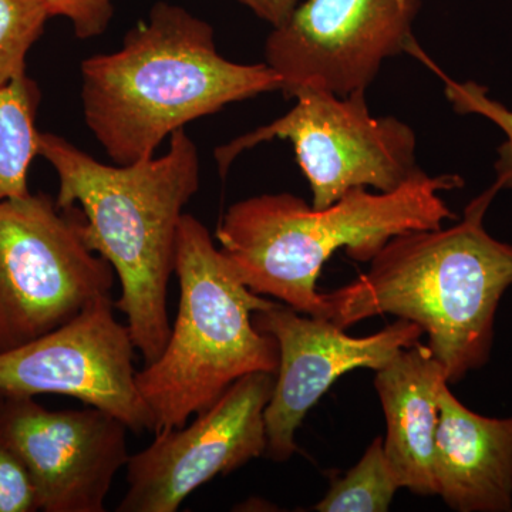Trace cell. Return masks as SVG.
<instances>
[{"mask_svg":"<svg viewBox=\"0 0 512 512\" xmlns=\"http://www.w3.org/2000/svg\"><path fill=\"white\" fill-rule=\"evenodd\" d=\"M503 185L495 180L450 228L419 229L387 241L366 274L322 292L326 319L339 328L399 316L429 336V349L458 383L490 360L495 316L512 286V245L498 241L484 220Z\"/></svg>","mask_w":512,"mask_h":512,"instance_id":"obj_1","label":"cell"},{"mask_svg":"<svg viewBox=\"0 0 512 512\" xmlns=\"http://www.w3.org/2000/svg\"><path fill=\"white\" fill-rule=\"evenodd\" d=\"M80 72L84 121L117 165L153 158L174 131L228 104L282 90L268 64L225 59L210 23L168 2Z\"/></svg>","mask_w":512,"mask_h":512,"instance_id":"obj_2","label":"cell"},{"mask_svg":"<svg viewBox=\"0 0 512 512\" xmlns=\"http://www.w3.org/2000/svg\"><path fill=\"white\" fill-rule=\"evenodd\" d=\"M39 156L59 177L57 205L83 212L84 242L109 261L120 281L114 308L126 315L146 365L154 362L170 338L167 293L178 228L200 188L197 146L180 128L163 157L107 165L66 138L40 133Z\"/></svg>","mask_w":512,"mask_h":512,"instance_id":"obj_3","label":"cell"},{"mask_svg":"<svg viewBox=\"0 0 512 512\" xmlns=\"http://www.w3.org/2000/svg\"><path fill=\"white\" fill-rule=\"evenodd\" d=\"M463 187L460 175L421 170L397 190L355 188L322 210L289 192L256 195L228 208L215 238L249 291L326 319L316 282L330 256L345 248L349 258L370 262L397 235L458 220L440 194Z\"/></svg>","mask_w":512,"mask_h":512,"instance_id":"obj_4","label":"cell"},{"mask_svg":"<svg viewBox=\"0 0 512 512\" xmlns=\"http://www.w3.org/2000/svg\"><path fill=\"white\" fill-rule=\"evenodd\" d=\"M174 274L177 316L158 359L137 370L136 382L156 429H178L212 406L231 384L255 372L276 375L279 346L255 328L252 315L272 305L239 281L207 227L184 214Z\"/></svg>","mask_w":512,"mask_h":512,"instance_id":"obj_5","label":"cell"},{"mask_svg":"<svg viewBox=\"0 0 512 512\" xmlns=\"http://www.w3.org/2000/svg\"><path fill=\"white\" fill-rule=\"evenodd\" d=\"M83 220L42 192L0 201V353L110 298L116 272L87 247Z\"/></svg>","mask_w":512,"mask_h":512,"instance_id":"obj_6","label":"cell"},{"mask_svg":"<svg viewBox=\"0 0 512 512\" xmlns=\"http://www.w3.org/2000/svg\"><path fill=\"white\" fill-rule=\"evenodd\" d=\"M293 99L295 106L278 120L217 148L221 175L244 151L275 138L291 141L316 210L355 188L397 190L420 173L413 128L397 117L372 116L366 92L340 97L302 89Z\"/></svg>","mask_w":512,"mask_h":512,"instance_id":"obj_7","label":"cell"},{"mask_svg":"<svg viewBox=\"0 0 512 512\" xmlns=\"http://www.w3.org/2000/svg\"><path fill=\"white\" fill-rule=\"evenodd\" d=\"M421 0H306L265 43L285 99L302 89L366 92L384 60L406 53Z\"/></svg>","mask_w":512,"mask_h":512,"instance_id":"obj_8","label":"cell"},{"mask_svg":"<svg viewBox=\"0 0 512 512\" xmlns=\"http://www.w3.org/2000/svg\"><path fill=\"white\" fill-rule=\"evenodd\" d=\"M136 350L114 302L101 298L52 332L0 353V397H73L133 433H154L156 421L137 387Z\"/></svg>","mask_w":512,"mask_h":512,"instance_id":"obj_9","label":"cell"},{"mask_svg":"<svg viewBox=\"0 0 512 512\" xmlns=\"http://www.w3.org/2000/svg\"><path fill=\"white\" fill-rule=\"evenodd\" d=\"M275 375L255 372L231 384L190 426L157 431L127 461V493L119 512H175L195 490L264 456L265 409Z\"/></svg>","mask_w":512,"mask_h":512,"instance_id":"obj_10","label":"cell"},{"mask_svg":"<svg viewBox=\"0 0 512 512\" xmlns=\"http://www.w3.org/2000/svg\"><path fill=\"white\" fill-rule=\"evenodd\" d=\"M127 431L96 407L52 412L35 397H0V434L28 468L40 511H106L114 478L130 458Z\"/></svg>","mask_w":512,"mask_h":512,"instance_id":"obj_11","label":"cell"},{"mask_svg":"<svg viewBox=\"0 0 512 512\" xmlns=\"http://www.w3.org/2000/svg\"><path fill=\"white\" fill-rule=\"evenodd\" d=\"M255 328L274 336L279 367L265 409L266 456L285 463L298 451L296 431L333 383L356 369L379 370L397 353L419 343L423 329L399 319L375 335H346L328 319L274 302L252 315Z\"/></svg>","mask_w":512,"mask_h":512,"instance_id":"obj_12","label":"cell"},{"mask_svg":"<svg viewBox=\"0 0 512 512\" xmlns=\"http://www.w3.org/2000/svg\"><path fill=\"white\" fill-rule=\"evenodd\" d=\"M433 474L437 495L451 510L511 512L512 416L473 412L444 383Z\"/></svg>","mask_w":512,"mask_h":512,"instance_id":"obj_13","label":"cell"},{"mask_svg":"<svg viewBox=\"0 0 512 512\" xmlns=\"http://www.w3.org/2000/svg\"><path fill=\"white\" fill-rule=\"evenodd\" d=\"M446 372L429 346L416 343L376 370L375 387L386 419L384 454L400 488L437 495L433 474L439 393Z\"/></svg>","mask_w":512,"mask_h":512,"instance_id":"obj_14","label":"cell"},{"mask_svg":"<svg viewBox=\"0 0 512 512\" xmlns=\"http://www.w3.org/2000/svg\"><path fill=\"white\" fill-rule=\"evenodd\" d=\"M40 99L39 86L28 76L0 87V201L30 194L29 168L39 156Z\"/></svg>","mask_w":512,"mask_h":512,"instance_id":"obj_15","label":"cell"},{"mask_svg":"<svg viewBox=\"0 0 512 512\" xmlns=\"http://www.w3.org/2000/svg\"><path fill=\"white\" fill-rule=\"evenodd\" d=\"M400 485L376 437L345 477L335 481L313 510L319 512H386Z\"/></svg>","mask_w":512,"mask_h":512,"instance_id":"obj_16","label":"cell"},{"mask_svg":"<svg viewBox=\"0 0 512 512\" xmlns=\"http://www.w3.org/2000/svg\"><path fill=\"white\" fill-rule=\"evenodd\" d=\"M407 53L426 64L440 77L444 84V94L453 110L460 116L474 114L481 116L495 124L505 136V140L497 150V161L494 164L495 180L500 181L503 190H512V110L504 106L500 101L491 99L488 96L487 87L480 83L468 80V82H456L447 76L436 63L431 62L429 57L424 55L419 43H412Z\"/></svg>","mask_w":512,"mask_h":512,"instance_id":"obj_17","label":"cell"},{"mask_svg":"<svg viewBox=\"0 0 512 512\" xmlns=\"http://www.w3.org/2000/svg\"><path fill=\"white\" fill-rule=\"evenodd\" d=\"M49 19L45 0H0V87L26 76V57Z\"/></svg>","mask_w":512,"mask_h":512,"instance_id":"obj_18","label":"cell"},{"mask_svg":"<svg viewBox=\"0 0 512 512\" xmlns=\"http://www.w3.org/2000/svg\"><path fill=\"white\" fill-rule=\"evenodd\" d=\"M40 511L28 468L0 434V512Z\"/></svg>","mask_w":512,"mask_h":512,"instance_id":"obj_19","label":"cell"},{"mask_svg":"<svg viewBox=\"0 0 512 512\" xmlns=\"http://www.w3.org/2000/svg\"><path fill=\"white\" fill-rule=\"evenodd\" d=\"M45 3L50 18L69 19L74 35L82 40L103 35L114 16L113 0H45Z\"/></svg>","mask_w":512,"mask_h":512,"instance_id":"obj_20","label":"cell"},{"mask_svg":"<svg viewBox=\"0 0 512 512\" xmlns=\"http://www.w3.org/2000/svg\"><path fill=\"white\" fill-rule=\"evenodd\" d=\"M247 6L259 19L268 22L272 28H278L292 15L299 0H235Z\"/></svg>","mask_w":512,"mask_h":512,"instance_id":"obj_21","label":"cell"}]
</instances>
